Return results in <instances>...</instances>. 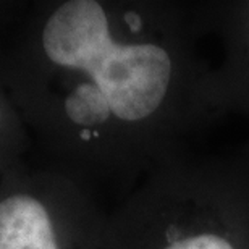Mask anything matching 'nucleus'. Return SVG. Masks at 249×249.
I'll return each mask as SVG.
<instances>
[{"mask_svg":"<svg viewBox=\"0 0 249 249\" xmlns=\"http://www.w3.org/2000/svg\"><path fill=\"white\" fill-rule=\"evenodd\" d=\"M172 62L160 46L117 37L97 0L39 7L0 47V76L28 131L92 151L108 129L160 107Z\"/></svg>","mask_w":249,"mask_h":249,"instance_id":"f257e3e1","label":"nucleus"},{"mask_svg":"<svg viewBox=\"0 0 249 249\" xmlns=\"http://www.w3.org/2000/svg\"><path fill=\"white\" fill-rule=\"evenodd\" d=\"M67 199L52 175L18 162L0 177V249H71Z\"/></svg>","mask_w":249,"mask_h":249,"instance_id":"f03ea898","label":"nucleus"},{"mask_svg":"<svg viewBox=\"0 0 249 249\" xmlns=\"http://www.w3.org/2000/svg\"><path fill=\"white\" fill-rule=\"evenodd\" d=\"M28 149L29 131L0 76V177L24 160Z\"/></svg>","mask_w":249,"mask_h":249,"instance_id":"7ed1b4c3","label":"nucleus"},{"mask_svg":"<svg viewBox=\"0 0 249 249\" xmlns=\"http://www.w3.org/2000/svg\"><path fill=\"white\" fill-rule=\"evenodd\" d=\"M165 249H233V246L217 235H199L175 241Z\"/></svg>","mask_w":249,"mask_h":249,"instance_id":"20e7f679","label":"nucleus"}]
</instances>
